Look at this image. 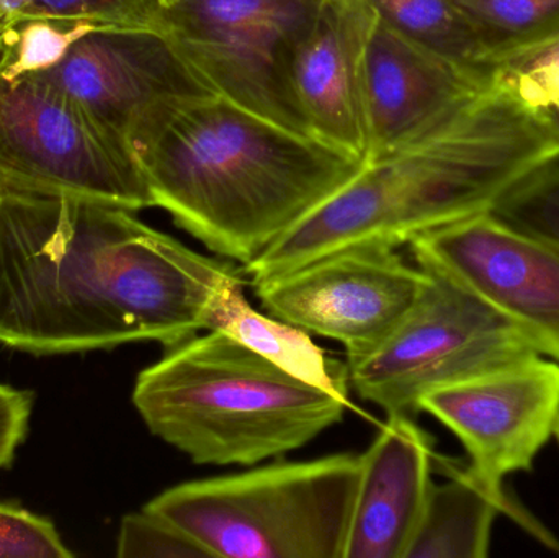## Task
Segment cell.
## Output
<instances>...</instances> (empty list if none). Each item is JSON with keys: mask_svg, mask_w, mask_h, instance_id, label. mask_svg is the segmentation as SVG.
Here are the masks:
<instances>
[{"mask_svg": "<svg viewBox=\"0 0 559 558\" xmlns=\"http://www.w3.org/2000/svg\"><path fill=\"white\" fill-rule=\"evenodd\" d=\"M130 146L154 205L219 258L245 265L365 166L215 94L157 105L130 134Z\"/></svg>", "mask_w": 559, "mask_h": 558, "instance_id": "7a4b0ae2", "label": "cell"}, {"mask_svg": "<svg viewBox=\"0 0 559 558\" xmlns=\"http://www.w3.org/2000/svg\"><path fill=\"white\" fill-rule=\"evenodd\" d=\"M245 285L241 274L219 290L206 331L226 334L301 382L347 396V364L329 359L301 328L254 310L246 298Z\"/></svg>", "mask_w": 559, "mask_h": 558, "instance_id": "e0dca14e", "label": "cell"}, {"mask_svg": "<svg viewBox=\"0 0 559 558\" xmlns=\"http://www.w3.org/2000/svg\"><path fill=\"white\" fill-rule=\"evenodd\" d=\"M33 393L0 382V471L15 461L16 451L28 435Z\"/></svg>", "mask_w": 559, "mask_h": 558, "instance_id": "d4e9b609", "label": "cell"}, {"mask_svg": "<svg viewBox=\"0 0 559 558\" xmlns=\"http://www.w3.org/2000/svg\"><path fill=\"white\" fill-rule=\"evenodd\" d=\"M169 2H173V0H166V7H167V3H169Z\"/></svg>", "mask_w": 559, "mask_h": 558, "instance_id": "4316f807", "label": "cell"}, {"mask_svg": "<svg viewBox=\"0 0 559 558\" xmlns=\"http://www.w3.org/2000/svg\"><path fill=\"white\" fill-rule=\"evenodd\" d=\"M488 87L377 20L365 56L367 161L423 136Z\"/></svg>", "mask_w": 559, "mask_h": 558, "instance_id": "5bb4252c", "label": "cell"}, {"mask_svg": "<svg viewBox=\"0 0 559 558\" xmlns=\"http://www.w3.org/2000/svg\"><path fill=\"white\" fill-rule=\"evenodd\" d=\"M426 272L397 249L357 248L254 285L272 317L337 341L347 360L380 346L416 304Z\"/></svg>", "mask_w": 559, "mask_h": 558, "instance_id": "30bf717a", "label": "cell"}, {"mask_svg": "<svg viewBox=\"0 0 559 558\" xmlns=\"http://www.w3.org/2000/svg\"><path fill=\"white\" fill-rule=\"evenodd\" d=\"M166 0H0L2 26L29 19L159 29Z\"/></svg>", "mask_w": 559, "mask_h": 558, "instance_id": "ffe728a7", "label": "cell"}, {"mask_svg": "<svg viewBox=\"0 0 559 558\" xmlns=\"http://www.w3.org/2000/svg\"><path fill=\"white\" fill-rule=\"evenodd\" d=\"M489 212L559 248V154L519 180Z\"/></svg>", "mask_w": 559, "mask_h": 558, "instance_id": "44dd1931", "label": "cell"}, {"mask_svg": "<svg viewBox=\"0 0 559 558\" xmlns=\"http://www.w3.org/2000/svg\"><path fill=\"white\" fill-rule=\"evenodd\" d=\"M0 187L131 212L156 206L130 143L2 49Z\"/></svg>", "mask_w": 559, "mask_h": 558, "instance_id": "8992f818", "label": "cell"}, {"mask_svg": "<svg viewBox=\"0 0 559 558\" xmlns=\"http://www.w3.org/2000/svg\"><path fill=\"white\" fill-rule=\"evenodd\" d=\"M559 154L544 111L496 79L442 123L367 161L334 197L245 265L258 285L357 248L397 249L489 212L535 167Z\"/></svg>", "mask_w": 559, "mask_h": 558, "instance_id": "6da1fadb", "label": "cell"}, {"mask_svg": "<svg viewBox=\"0 0 559 558\" xmlns=\"http://www.w3.org/2000/svg\"><path fill=\"white\" fill-rule=\"evenodd\" d=\"M131 400L156 438L218 467L305 448L348 406L347 396L295 379L219 331L167 349L140 372Z\"/></svg>", "mask_w": 559, "mask_h": 558, "instance_id": "3957f363", "label": "cell"}, {"mask_svg": "<svg viewBox=\"0 0 559 558\" xmlns=\"http://www.w3.org/2000/svg\"><path fill=\"white\" fill-rule=\"evenodd\" d=\"M120 558H206L212 554L170 518L143 507L121 520L117 539Z\"/></svg>", "mask_w": 559, "mask_h": 558, "instance_id": "7402d4cb", "label": "cell"}, {"mask_svg": "<svg viewBox=\"0 0 559 558\" xmlns=\"http://www.w3.org/2000/svg\"><path fill=\"white\" fill-rule=\"evenodd\" d=\"M388 28L483 85L498 69L465 13L453 0H368Z\"/></svg>", "mask_w": 559, "mask_h": 558, "instance_id": "ac0fdd59", "label": "cell"}, {"mask_svg": "<svg viewBox=\"0 0 559 558\" xmlns=\"http://www.w3.org/2000/svg\"><path fill=\"white\" fill-rule=\"evenodd\" d=\"M498 81L547 115L559 133V36L499 69Z\"/></svg>", "mask_w": 559, "mask_h": 558, "instance_id": "603a6c76", "label": "cell"}, {"mask_svg": "<svg viewBox=\"0 0 559 558\" xmlns=\"http://www.w3.org/2000/svg\"><path fill=\"white\" fill-rule=\"evenodd\" d=\"M419 412L453 432L469 458L468 471L486 487L508 494L504 480L531 471L559 419V363L519 360L465 382L427 393Z\"/></svg>", "mask_w": 559, "mask_h": 558, "instance_id": "7c38bea8", "label": "cell"}, {"mask_svg": "<svg viewBox=\"0 0 559 558\" xmlns=\"http://www.w3.org/2000/svg\"><path fill=\"white\" fill-rule=\"evenodd\" d=\"M0 49L128 143L163 102L212 94L159 29L29 19L2 26Z\"/></svg>", "mask_w": 559, "mask_h": 558, "instance_id": "52a82bcc", "label": "cell"}, {"mask_svg": "<svg viewBox=\"0 0 559 558\" xmlns=\"http://www.w3.org/2000/svg\"><path fill=\"white\" fill-rule=\"evenodd\" d=\"M499 514H509L527 533L550 549L559 550L531 513L486 487L466 468H449V480L432 484L416 534L404 558H485L491 547L492 527Z\"/></svg>", "mask_w": 559, "mask_h": 558, "instance_id": "2e32d148", "label": "cell"}, {"mask_svg": "<svg viewBox=\"0 0 559 558\" xmlns=\"http://www.w3.org/2000/svg\"><path fill=\"white\" fill-rule=\"evenodd\" d=\"M131 213L0 187V344L33 356L130 344L108 272Z\"/></svg>", "mask_w": 559, "mask_h": 558, "instance_id": "277c9868", "label": "cell"}, {"mask_svg": "<svg viewBox=\"0 0 559 558\" xmlns=\"http://www.w3.org/2000/svg\"><path fill=\"white\" fill-rule=\"evenodd\" d=\"M324 0H173L160 32L212 94L309 134L293 62Z\"/></svg>", "mask_w": 559, "mask_h": 558, "instance_id": "9c48e42d", "label": "cell"}, {"mask_svg": "<svg viewBox=\"0 0 559 558\" xmlns=\"http://www.w3.org/2000/svg\"><path fill=\"white\" fill-rule=\"evenodd\" d=\"M424 272L423 292L396 330L371 353L345 363L357 395L386 415H416L433 390L545 356L485 301L437 272Z\"/></svg>", "mask_w": 559, "mask_h": 558, "instance_id": "ba28073f", "label": "cell"}, {"mask_svg": "<svg viewBox=\"0 0 559 558\" xmlns=\"http://www.w3.org/2000/svg\"><path fill=\"white\" fill-rule=\"evenodd\" d=\"M377 20L368 0H324L293 62V91L308 133L365 163V56Z\"/></svg>", "mask_w": 559, "mask_h": 558, "instance_id": "4fadbf2b", "label": "cell"}, {"mask_svg": "<svg viewBox=\"0 0 559 558\" xmlns=\"http://www.w3.org/2000/svg\"><path fill=\"white\" fill-rule=\"evenodd\" d=\"M358 477L360 455L275 462L176 485L146 507L212 557L342 558Z\"/></svg>", "mask_w": 559, "mask_h": 558, "instance_id": "5b68a950", "label": "cell"}, {"mask_svg": "<svg viewBox=\"0 0 559 558\" xmlns=\"http://www.w3.org/2000/svg\"><path fill=\"white\" fill-rule=\"evenodd\" d=\"M0 29H2V23H0Z\"/></svg>", "mask_w": 559, "mask_h": 558, "instance_id": "83f0119b", "label": "cell"}, {"mask_svg": "<svg viewBox=\"0 0 559 558\" xmlns=\"http://www.w3.org/2000/svg\"><path fill=\"white\" fill-rule=\"evenodd\" d=\"M72 558L49 518L0 500V558Z\"/></svg>", "mask_w": 559, "mask_h": 558, "instance_id": "cb8c5ba5", "label": "cell"}, {"mask_svg": "<svg viewBox=\"0 0 559 558\" xmlns=\"http://www.w3.org/2000/svg\"><path fill=\"white\" fill-rule=\"evenodd\" d=\"M414 261L518 324L559 363V248L485 212L409 242Z\"/></svg>", "mask_w": 559, "mask_h": 558, "instance_id": "8fae6325", "label": "cell"}, {"mask_svg": "<svg viewBox=\"0 0 559 558\" xmlns=\"http://www.w3.org/2000/svg\"><path fill=\"white\" fill-rule=\"evenodd\" d=\"M430 436L407 415H388L360 455L342 558H404L432 488Z\"/></svg>", "mask_w": 559, "mask_h": 558, "instance_id": "9a60e30c", "label": "cell"}, {"mask_svg": "<svg viewBox=\"0 0 559 558\" xmlns=\"http://www.w3.org/2000/svg\"><path fill=\"white\" fill-rule=\"evenodd\" d=\"M555 438H557L558 442H559V419H558L557 429H555Z\"/></svg>", "mask_w": 559, "mask_h": 558, "instance_id": "484cf974", "label": "cell"}, {"mask_svg": "<svg viewBox=\"0 0 559 558\" xmlns=\"http://www.w3.org/2000/svg\"><path fill=\"white\" fill-rule=\"evenodd\" d=\"M475 26L496 69L559 36V0H453Z\"/></svg>", "mask_w": 559, "mask_h": 558, "instance_id": "d6986e66", "label": "cell"}]
</instances>
